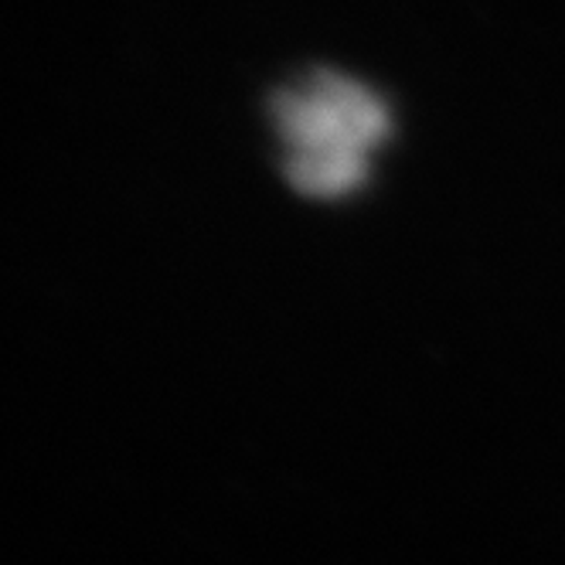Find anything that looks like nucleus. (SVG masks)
I'll list each match as a JSON object with an SVG mask.
<instances>
[{
    "label": "nucleus",
    "instance_id": "f257e3e1",
    "mask_svg": "<svg viewBox=\"0 0 565 565\" xmlns=\"http://www.w3.org/2000/svg\"><path fill=\"white\" fill-rule=\"evenodd\" d=\"M287 181L310 198L351 194L388 137V106L351 75L313 68L269 99Z\"/></svg>",
    "mask_w": 565,
    "mask_h": 565
}]
</instances>
